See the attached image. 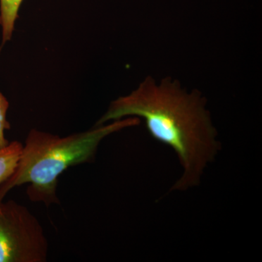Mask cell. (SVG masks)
I'll use <instances>...</instances> for the list:
<instances>
[{
  "label": "cell",
  "mask_w": 262,
  "mask_h": 262,
  "mask_svg": "<svg viewBox=\"0 0 262 262\" xmlns=\"http://www.w3.org/2000/svg\"><path fill=\"white\" fill-rule=\"evenodd\" d=\"M206 104L199 92H187L177 80L167 77L157 82L148 77L130 94L113 101L96 125L142 118L151 137L173 149L182 165V177L172 189L186 190L200 184L220 149Z\"/></svg>",
  "instance_id": "6da1fadb"
},
{
  "label": "cell",
  "mask_w": 262,
  "mask_h": 262,
  "mask_svg": "<svg viewBox=\"0 0 262 262\" xmlns=\"http://www.w3.org/2000/svg\"><path fill=\"white\" fill-rule=\"evenodd\" d=\"M140 122L137 117H125L64 137L32 129L26 139L14 173L0 184V201L10 189L27 184V194L32 202H41L47 206L59 203L56 187L63 172L70 167L94 160L105 138Z\"/></svg>",
  "instance_id": "7a4b0ae2"
},
{
  "label": "cell",
  "mask_w": 262,
  "mask_h": 262,
  "mask_svg": "<svg viewBox=\"0 0 262 262\" xmlns=\"http://www.w3.org/2000/svg\"><path fill=\"white\" fill-rule=\"evenodd\" d=\"M0 201V262L47 261L44 229L28 208Z\"/></svg>",
  "instance_id": "3957f363"
},
{
  "label": "cell",
  "mask_w": 262,
  "mask_h": 262,
  "mask_svg": "<svg viewBox=\"0 0 262 262\" xmlns=\"http://www.w3.org/2000/svg\"><path fill=\"white\" fill-rule=\"evenodd\" d=\"M23 144L18 141L9 143L8 146L0 149V184L4 183L14 173Z\"/></svg>",
  "instance_id": "277c9868"
},
{
  "label": "cell",
  "mask_w": 262,
  "mask_h": 262,
  "mask_svg": "<svg viewBox=\"0 0 262 262\" xmlns=\"http://www.w3.org/2000/svg\"><path fill=\"white\" fill-rule=\"evenodd\" d=\"M23 0H0V25L3 31V41H9L13 36L18 10Z\"/></svg>",
  "instance_id": "5b68a950"
},
{
  "label": "cell",
  "mask_w": 262,
  "mask_h": 262,
  "mask_svg": "<svg viewBox=\"0 0 262 262\" xmlns=\"http://www.w3.org/2000/svg\"><path fill=\"white\" fill-rule=\"evenodd\" d=\"M9 107L7 98L0 92V149L8 146L9 141L5 137V130L10 128L9 122L7 120V112Z\"/></svg>",
  "instance_id": "8992f818"
}]
</instances>
